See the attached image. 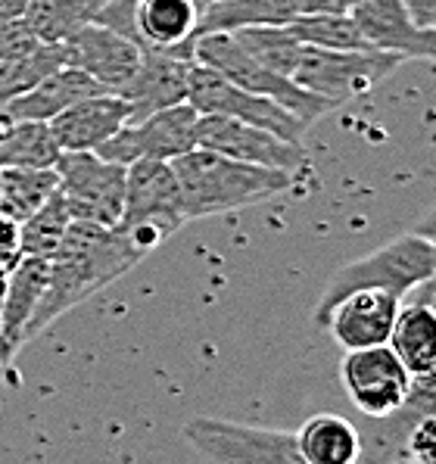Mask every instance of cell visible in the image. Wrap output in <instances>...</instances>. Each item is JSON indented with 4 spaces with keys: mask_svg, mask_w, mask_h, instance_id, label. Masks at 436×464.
Returning <instances> with one entry per match:
<instances>
[{
    "mask_svg": "<svg viewBox=\"0 0 436 464\" xmlns=\"http://www.w3.org/2000/svg\"><path fill=\"white\" fill-rule=\"evenodd\" d=\"M212 4H216V0H212Z\"/></svg>",
    "mask_w": 436,
    "mask_h": 464,
    "instance_id": "43",
    "label": "cell"
},
{
    "mask_svg": "<svg viewBox=\"0 0 436 464\" xmlns=\"http://www.w3.org/2000/svg\"><path fill=\"white\" fill-rule=\"evenodd\" d=\"M402 4L421 28H436V0H402Z\"/></svg>",
    "mask_w": 436,
    "mask_h": 464,
    "instance_id": "34",
    "label": "cell"
},
{
    "mask_svg": "<svg viewBox=\"0 0 436 464\" xmlns=\"http://www.w3.org/2000/svg\"><path fill=\"white\" fill-rule=\"evenodd\" d=\"M63 150L47 122H23L0 140V169H53Z\"/></svg>",
    "mask_w": 436,
    "mask_h": 464,
    "instance_id": "28",
    "label": "cell"
},
{
    "mask_svg": "<svg viewBox=\"0 0 436 464\" xmlns=\"http://www.w3.org/2000/svg\"><path fill=\"white\" fill-rule=\"evenodd\" d=\"M340 381L353 409L362 418H383L409 399L412 374L390 349V343L353 349L340 362Z\"/></svg>",
    "mask_w": 436,
    "mask_h": 464,
    "instance_id": "11",
    "label": "cell"
},
{
    "mask_svg": "<svg viewBox=\"0 0 436 464\" xmlns=\"http://www.w3.org/2000/svg\"><path fill=\"white\" fill-rule=\"evenodd\" d=\"M181 188V203L188 221L212 218L225 212H237L256 203L281 197L293 188L296 175L266 166L228 160V156L209 153V150H190L171 162Z\"/></svg>",
    "mask_w": 436,
    "mask_h": 464,
    "instance_id": "2",
    "label": "cell"
},
{
    "mask_svg": "<svg viewBox=\"0 0 436 464\" xmlns=\"http://www.w3.org/2000/svg\"><path fill=\"white\" fill-rule=\"evenodd\" d=\"M140 259H144V253L134 249L131 240L119 234L116 227L73 221L63 244L50 256L47 287L32 324H28V343L38 334H44L56 318L73 312L78 303L91 299L116 277L128 275Z\"/></svg>",
    "mask_w": 436,
    "mask_h": 464,
    "instance_id": "1",
    "label": "cell"
},
{
    "mask_svg": "<svg viewBox=\"0 0 436 464\" xmlns=\"http://www.w3.org/2000/svg\"><path fill=\"white\" fill-rule=\"evenodd\" d=\"M318 13H349V0H299V16Z\"/></svg>",
    "mask_w": 436,
    "mask_h": 464,
    "instance_id": "35",
    "label": "cell"
},
{
    "mask_svg": "<svg viewBox=\"0 0 436 464\" xmlns=\"http://www.w3.org/2000/svg\"><path fill=\"white\" fill-rule=\"evenodd\" d=\"M28 0H0V23H13V19H25Z\"/></svg>",
    "mask_w": 436,
    "mask_h": 464,
    "instance_id": "36",
    "label": "cell"
},
{
    "mask_svg": "<svg viewBox=\"0 0 436 464\" xmlns=\"http://www.w3.org/2000/svg\"><path fill=\"white\" fill-rule=\"evenodd\" d=\"M197 147L228 156V160L249 162V166L290 171V175H299L309 166V156H305L303 144H293V140L277 138V134L266 131V128H256L225 116H199Z\"/></svg>",
    "mask_w": 436,
    "mask_h": 464,
    "instance_id": "12",
    "label": "cell"
},
{
    "mask_svg": "<svg viewBox=\"0 0 436 464\" xmlns=\"http://www.w3.org/2000/svg\"><path fill=\"white\" fill-rule=\"evenodd\" d=\"M199 10L190 0H138L140 50H175L190 44Z\"/></svg>",
    "mask_w": 436,
    "mask_h": 464,
    "instance_id": "23",
    "label": "cell"
},
{
    "mask_svg": "<svg viewBox=\"0 0 436 464\" xmlns=\"http://www.w3.org/2000/svg\"><path fill=\"white\" fill-rule=\"evenodd\" d=\"M390 349L412 377L436 371V309L424 299L402 303L390 334Z\"/></svg>",
    "mask_w": 436,
    "mask_h": 464,
    "instance_id": "21",
    "label": "cell"
},
{
    "mask_svg": "<svg viewBox=\"0 0 436 464\" xmlns=\"http://www.w3.org/2000/svg\"><path fill=\"white\" fill-rule=\"evenodd\" d=\"M431 415H436V371L412 377L409 399L396 411L383 418H362L355 424L362 440L359 464H405L412 430Z\"/></svg>",
    "mask_w": 436,
    "mask_h": 464,
    "instance_id": "13",
    "label": "cell"
},
{
    "mask_svg": "<svg viewBox=\"0 0 436 464\" xmlns=\"http://www.w3.org/2000/svg\"><path fill=\"white\" fill-rule=\"evenodd\" d=\"M431 60H433V63H436V50H433V56H431Z\"/></svg>",
    "mask_w": 436,
    "mask_h": 464,
    "instance_id": "42",
    "label": "cell"
},
{
    "mask_svg": "<svg viewBox=\"0 0 436 464\" xmlns=\"http://www.w3.org/2000/svg\"><path fill=\"white\" fill-rule=\"evenodd\" d=\"M431 244H433V256H436V237L431 240ZM421 290H424V294H412L409 299H427V296H431V294H433V290H436V271H433L431 284H424V287H421Z\"/></svg>",
    "mask_w": 436,
    "mask_h": 464,
    "instance_id": "38",
    "label": "cell"
},
{
    "mask_svg": "<svg viewBox=\"0 0 436 464\" xmlns=\"http://www.w3.org/2000/svg\"><path fill=\"white\" fill-rule=\"evenodd\" d=\"M190 66H194V47L190 44L175 50H144L138 75L119 94L131 110V122H140V119L169 110V106L188 103Z\"/></svg>",
    "mask_w": 436,
    "mask_h": 464,
    "instance_id": "14",
    "label": "cell"
},
{
    "mask_svg": "<svg viewBox=\"0 0 436 464\" xmlns=\"http://www.w3.org/2000/svg\"><path fill=\"white\" fill-rule=\"evenodd\" d=\"M405 464H436V415L424 418L409 437Z\"/></svg>",
    "mask_w": 436,
    "mask_h": 464,
    "instance_id": "32",
    "label": "cell"
},
{
    "mask_svg": "<svg viewBox=\"0 0 436 464\" xmlns=\"http://www.w3.org/2000/svg\"><path fill=\"white\" fill-rule=\"evenodd\" d=\"M228 34H234V41H237L253 60L268 66L271 72L287 75V78H293V72H296L303 44L293 38L287 25H253V28H240V32H228Z\"/></svg>",
    "mask_w": 436,
    "mask_h": 464,
    "instance_id": "29",
    "label": "cell"
},
{
    "mask_svg": "<svg viewBox=\"0 0 436 464\" xmlns=\"http://www.w3.org/2000/svg\"><path fill=\"white\" fill-rule=\"evenodd\" d=\"M50 275V259L19 256L6 277V290L0 299V371L10 368L16 353L28 343V324L41 305Z\"/></svg>",
    "mask_w": 436,
    "mask_h": 464,
    "instance_id": "18",
    "label": "cell"
},
{
    "mask_svg": "<svg viewBox=\"0 0 436 464\" xmlns=\"http://www.w3.org/2000/svg\"><path fill=\"white\" fill-rule=\"evenodd\" d=\"M414 234H421V237H427V240L436 237V206L418 221V225H414Z\"/></svg>",
    "mask_w": 436,
    "mask_h": 464,
    "instance_id": "37",
    "label": "cell"
},
{
    "mask_svg": "<svg viewBox=\"0 0 436 464\" xmlns=\"http://www.w3.org/2000/svg\"><path fill=\"white\" fill-rule=\"evenodd\" d=\"M56 194L53 169H0V216L13 225L32 218Z\"/></svg>",
    "mask_w": 436,
    "mask_h": 464,
    "instance_id": "27",
    "label": "cell"
},
{
    "mask_svg": "<svg viewBox=\"0 0 436 464\" xmlns=\"http://www.w3.org/2000/svg\"><path fill=\"white\" fill-rule=\"evenodd\" d=\"M66 63V44H44V41L0 60V106L23 97L25 91H32Z\"/></svg>",
    "mask_w": 436,
    "mask_h": 464,
    "instance_id": "26",
    "label": "cell"
},
{
    "mask_svg": "<svg viewBox=\"0 0 436 464\" xmlns=\"http://www.w3.org/2000/svg\"><path fill=\"white\" fill-rule=\"evenodd\" d=\"M38 44V38H34L32 32H28L25 19H13V23H0V60H6V56L19 53V50Z\"/></svg>",
    "mask_w": 436,
    "mask_h": 464,
    "instance_id": "33",
    "label": "cell"
},
{
    "mask_svg": "<svg viewBox=\"0 0 436 464\" xmlns=\"http://www.w3.org/2000/svg\"><path fill=\"white\" fill-rule=\"evenodd\" d=\"M94 94H110V91L103 84H97L88 72H82V69L66 63L56 72H50L44 82L34 84L32 91H25L23 97L10 100L6 110L16 119H23V122H53L60 112H66L78 100Z\"/></svg>",
    "mask_w": 436,
    "mask_h": 464,
    "instance_id": "20",
    "label": "cell"
},
{
    "mask_svg": "<svg viewBox=\"0 0 436 464\" xmlns=\"http://www.w3.org/2000/svg\"><path fill=\"white\" fill-rule=\"evenodd\" d=\"M402 63V56L383 53V50H321L303 44L293 82L337 110L349 100L368 94Z\"/></svg>",
    "mask_w": 436,
    "mask_h": 464,
    "instance_id": "6",
    "label": "cell"
},
{
    "mask_svg": "<svg viewBox=\"0 0 436 464\" xmlns=\"http://www.w3.org/2000/svg\"><path fill=\"white\" fill-rule=\"evenodd\" d=\"M0 374H4V371H0Z\"/></svg>",
    "mask_w": 436,
    "mask_h": 464,
    "instance_id": "44",
    "label": "cell"
},
{
    "mask_svg": "<svg viewBox=\"0 0 436 464\" xmlns=\"http://www.w3.org/2000/svg\"><path fill=\"white\" fill-rule=\"evenodd\" d=\"M290 34L305 47L321 50H374L362 38L359 25L349 13H318V16H296L287 25Z\"/></svg>",
    "mask_w": 436,
    "mask_h": 464,
    "instance_id": "30",
    "label": "cell"
},
{
    "mask_svg": "<svg viewBox=\"0 0 436 464\" xmlns=\"http://www.w3.org/2000/svg\"><path fill=\"white\" fill-rule=\"evenodd\" d=\"M181 437L209 464H309L290 430L197 415L184 424Z\"/></svg>",
    "mask_w": 436,
    "mask_h": 464,
    "instance_id": "7",
    "label": "cell"
},
{
    "mask_svg": "<svg viewBox=\"0 0 436 464\" xmlns=\"http://www.w3.org/2000/svg\"><path fill=\"white\" fill-rule=\"evenodd\" d=\"M69 225H73V218L66 212V203H63L60 194H53L32 218H25L19 225V256L50 259L56 253V246L63 244V237H66Z\"/></svg>",
    "mask_w": 436,
    "mask_h": 464,
    "instance_id": "31",
    "label": "cell"
},
{
    "mask_svg": "<svg viewBox=\"0 0 436 464\" xmlns=\"http://www.w3.org/2000/svg\"><path fill=\"white\" fill-rule=\"evenodd\" d=\"M405 299L387 294V290H355L346 294L327 312L325 331L334 334L346 353L353 349H371L390 343L392 324L399 318Z\"/></svg>",
    "mask_w": 436,
    "mask_h": 464,
    "instance_id": "16",
    "label": "cell"
},
{
    "mask_svg": "<svg viewBox=\"0 0 436 464\" xmlns=\"http://www.w3.org/2000/svg\"><path fill=\"white\" fill-rule=\"evenodd\" d=\"M190 4H194L197 10H199V16H203V13H206V10H209V6H212V0H190Z\"/></svg>",
    "mask_w": 436,
    "mask_h": 464,
    "instance_id": "39",
    "label": "cell"
},
{
    "mask_svg": "<svg viewBox=\"0 0 436 464\" xmlns=\"http://www.w3.org/2000/svg\"><path fill=\"white\" fill-rule=\"evenodd\" d=\"M66 60L69 66L82 69L97 84H103L110 94H121L128 82L138 75L144 50L116 34L112 28L91 23L66 41Z\"/></svg>",
    "mask_w": 436,
    "mask_h": 464,
    "instance_id": "15",
    "label": "cell"
},
{
    "mask_svg": "<svg viewBox=\"0 0 436 464\" xmlns=\"http://www.w3.org/2000/svg\"><path fill=\"white\" fill-rule=\"evenodd\" d=\"M299 16V0H216L199 16L194 34L240 32L253 25H290Z\"/></svg>",
    "mask_w": 436,
    "mask_h": 464,
    "instance_id": "24",
    "label": "cell"
},
{
    "mask_svg": "<svg viewBox=\"0 0 436 464\" xmlns=\"http://www.w3.org/2000/svg\"><path fill=\"white\" fill-rule=\"evenodd\" d=\"M362 38L374 50L402 60H431L436 50V28H421L402 0H362L349 10Z\"/></svg>",
    "mask_w": 436,
    "mask_h": 464,
    "instance_id": "17",
    "label": "cell"
},
{
    "mask_svg": "<svg viewBox=\"0 0 436 464\" xmlns=\"http://www.w3.org/2000/svg\"><path fill=\"white\" fill-rule=\"evenodd\" d=\"M197 122L199 112L190 103L169 106L140 122H128L97 150V156L119 166H134L144 160L175 162L178 156L197 150Z\"/></svg>",
    "mask_w": 436,
    "mask_h": 464,
    "instance_id": "10",
    "label": "cell"
},
{
    "mask_svg": "<svg viewBox=\"0 0 436 464\" xmlns=\"http://www.w3.org/2000/svg\"><path fill=\"white\" fill-rule=\"evenodd\" d=\"M433 271L436 256L431 240L414 231L392 237L390 244L371 249L368 256H362L355 262H346L327 277L325 294H321L315 305V324L325 327L327 312L346 294H355V290H387V294L399 299H409L414 290L431 284Z\"/></svg>",
    "mask_w": 436,
    "mask_h": 464,
    "instance_id": "3",
    "label": "cell"
},
{
    "mask_svg": "<svg viewBox=\"0 0 436 464\" xmlns=\"http://www.w3.org/2000/svg\"><path fill=\"white\" fill-rule=\"evenodd\" d=\"M188 103L194 106L199 116H225L237 119V122L266 128V131L277 134L293 144H303L305 122H299L293 112L284 110L281 103L259 94H249V91L237 88V84L225 82L218 72L199 66H190V84H188Z\"/></svg>",
    "mask_w": 436,
    "mask_h": 464,
    "instance_id": "9",
    "label": "cell"
},
{
    "mask_svg": "<svg viewBox=\"0 0 436 464\" xmlns=\"http://www.w3.org/2000/svg\"><path fill=\"white\" fill-rule=\"evenodd\" d=\"M181 225H188V216L171 162L144 160L128 166L125 203L116 231L147 256L166 244L175 231H181Z\"/></svg>",
    "mask_w": 436,
    "mask_h": 464,
    "instance_id": "4",
    "label": "cell"
},
{
    "mask_svg": "<svg viewBox=\"0 0 436 464\" xmlns=\"http://www.w3.org/2000/svg\"><path fill=\"white\" fill-rule=\"evenodd\" d=\"M190 47H194V63L212 69V72H218L225 82L237 84V88L249 91V94L275 100V103H281L287 112H293L299 122L312 125V122H318L325 112L334 110L327 100L303 91L293 78L271 72L268 66H262L259 60H253V56L234 41V34H228V32L194 34V38H190Z\"/></svg>",
    "mask_w": 436,
    "mask_h": 464,
    "instance_id": "5",
    "label": "cell"
},
{
    "mask_svg": "<svg viewBox=\"0 0 436 464\" xmlns=\"http://www.w3.org/2000/svg\"><path fill=\"white\" fill-rule=\"evenodd\" d=\"M355 4H362V0H349V10H353V6H355Z\"/></svg>",
    "mask_w": 436,
    "mask_h": 464,
    "instance_id": "41",
    "label": "cell"
},
{
    "mask_svg": "<svg viewBox=\"0 0 436 464\" xmlns=\"http://www.w3.org/2000/svg\"><path fill=\"white\" fill-rule=\"evenodd\" d=\"M293 437L309 464H359V427L343 415H312Z\"/></svg>",
    "mask_w": 436,
    "mask_h": 464,
    "instance_id": "22",
    "label": "cell"
},
{
    "mask_svg": "<svg viewBox=\"0 0 436 464\" xmlns=\"http://www.w3.org/2000/svg\"><path fill=\"white\" fill-rule=\"evenodd\" d=\"M56 194L66 203L73 221L116 227L125 203L128 166L97 153H60L56 160Z\"/></svg>",
    "mask_w": 436,
    "mask_h": 464,
    "instance_id": "8",
    "label": "cell"
},
{
    "mask_svg": "<svg viewBox=\"0 0 436 464\" xmlns=\"http://www.w3.org/2000/svg\"><path fill=\"white\" fill-rule=\"evenodd\" d=\"M128 122H131V110L119 94H94L78 100L47 125L63 153H97Z\"/></svg>",
    "mask_w": 436,
    "mask_h": 464,
    "instance_id": "19",
    "label": "cell"
},
{
    "mask_svg": "<svg viewBox=\"0 0 436 464\" xmlns=\"http://www.w3.org/2000/svg\"><path fill=\"white\" fill-rule=\"evenodd\" d=\"M424 303H431V305H433V309H436V290H433V294H431V296H427V299H424Z\"/></svg>",
    "mask_w": 436,
    "mask_h": 464,
    "instance_id": "40",
    "label": "cell"
},
{
    "mask_svg": "<svg viewBox=\"0 0 436 464\" xmlns=\"http://www.w3.org/2000/svg\"><path fill=\"white\" fill-rule=\"evenodd\" d=\"M106 0H28L25 25L44 44H66L75 32L97 19Z\"/></svg>",
    "mask_w": 436,
    "mask_h": 464,
    "instance_id": "25",
    "label": "cell"
}]
</instances>
